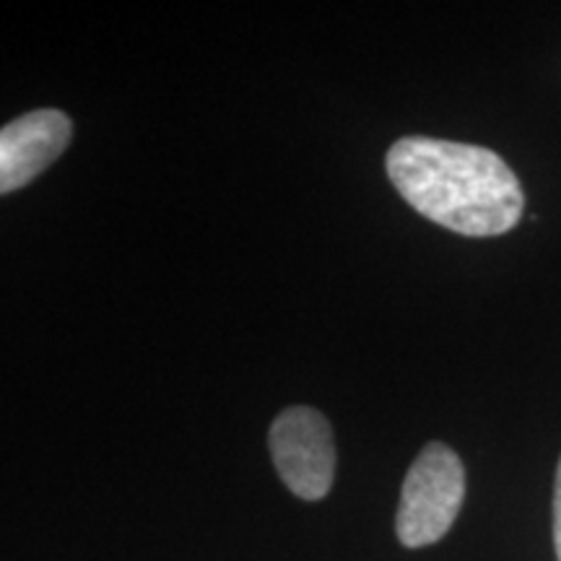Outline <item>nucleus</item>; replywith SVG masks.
<instances>
[{
    "instance_id": "1",
    "label": "nucleus",
    "mask_w": 561,
    "mask_h": 561,
    "mask_svg": "<svg viewBox=\"0 0 561 561\" xmlns=\"http://www.w3.org/2000/svg\"><path fill=\"white\" fill-rule=\"evenodd\" d=\"M396 191L421 216L462 237L504 234L523 216V187L483 146L409 136L388 151Z\"/></svg>"
},
{
    "instance_id": "5",
    "label": "nucleus",
    "mask_w": 561,
    "mask_h": 561,
    "mask_svg": "<svg viewBox=\"0 0 561 561\" xmlns=\"http://www.w3.org/2000/svg\"><path fill=\"white\" fill-rule=\"evenodd\" d=\"M553 546H557V559L561 561V460L557 468V489H553Z\"/></svg>"
},
{
    "instance_id": "4",
    "label": "nucleus",
    "mask_w": 561,
    "mask_h": 561,
    "mask_svg": "<svg viewBox=\"0 0 561 561\" xmlns=\"http://www.w3.org/2000/svg\"><path fill=\"white\" fill-rule=\"evenodd\" d=\"M70 121L58 110H37L0 130V195L30 185L70 144Z\"/></svg>"
},
{
    "instance_id": "2",
    "label": "nucleus",
    "mask_w": 561,
    "mask_h": 561,
    "mask_svg": "<svg viewBox=\"0 0 561 561\" xmlns=\"http://www.w3.org/2000/svg\"><path fill=\"white\" fill-rule=\"evenodd\" d=\"M466 496V468L442 442L426 445L403 481L396 530L405 549L437 543L453 528Z\"/></svg>"
},
{
    "instance_id": "3",
    "label": "nucleus",
    "mask_w": 561,
    "mask_h": 561,
    "mask_svg": "<svg viewBox=\"0 0 561 561\" xmlns=\"http://www.w3.org/2000/svg\"><path fill=\"white\" fill-rule=\"evenodd\" d=\"M271 455L280 481L301 500H322L333 486L335 445L328 419L307 405H294L273 421Z\"/></svg>"
}]
</instances>
